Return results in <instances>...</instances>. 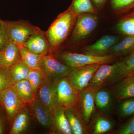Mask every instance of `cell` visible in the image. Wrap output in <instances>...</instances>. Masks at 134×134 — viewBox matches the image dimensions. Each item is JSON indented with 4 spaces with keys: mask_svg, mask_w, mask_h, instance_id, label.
<instances>
[{
    "mask_svg": "<svg viewBox=\"0 0 134 134\" xmlns=\"http://www.w3.org/2000/svg\"><path fill=\"white\" fill-rule=\"evenodd\" d=\"M77 16L69 8L58 17L46 33L50 46L57 47L65 40Z\"/></svg>",
    "mask_w": 134,
    "mask_h": 134,
    "instance_id": "cell-1",
    "label": "cell"
},
{
    "mask_svg": "<svg viewBox=\"0 0 134 134\" xmlns=\"http://www.w3.org/2000/svg\"><path fill=\"white\" fill-rule=\"evenodd\" d=\"M123 78L120 61L112 65H100L87 88L95 91L116 84Z\"/></svg>",
    "mask_w": 134,
    "mask_h": 134,
    "instance_id": "cell-2",
    "label": "cell"
},
{
    "mask_svg": "<svg viewBox=\"0 0 134 134\" xmlns=\"http://www.w3.org/2000/svg\"><path fill=\"white\" fill-rule=\"evenodd\" d=\"M60 58L65 65L71 68L95 64H107L114 59L113 56L111 55L96 56L70 52L62 53L60 55Z\"/></svg>",
    "mask_w": 134,
    "mask_h": 134,
    "instance_id": "cell-3",
    "label": "cell"
},
{
    "mask_svg": "<svg viewBox=\"0 0 134 134\" xmlns=\"http://www.w3.org/2000/svg\"><path fill=\"white\" fill-rule=\"evenodd\" d=\"M46 80L57 82L68 76L71 68L56 60L52 55L43 56L40 68Z\"/></svg>",
    "mask_w": 134,
    "mask_h": 134,
    "instance_id": "cell-4",
    "label": "cell"
},
{
    "mask_svg": "<svg viewBox=\"0 0 134 134\" xmlns=\"http://www.w3.org/2000/svg\"><path fill=\"white\" fill-rule=\"evenodd\" d=\"M100 64L72 68L67 77L72 87L79 92L88 86Z\"/></svg>",
    "mask_w": 134,
    "mask_h": 134,
    "instance_id": "cell-5",
    "label": "cell"
},
{
    "mask_svg": "<svg viewBox=\"0 0 134 134\" xmlns=\"http://www.w3.org/2000/svg\"><path fill=\"white\" fill-rule=\"evenodd\" d=\"M79 102V92L72 87L67 77L57 82L56 104L65 109L76 110Z\"/></svg>",
    "mask_w": 134,
    "mask_h": 134,
    "instance_id": "cell-6",
    "label": "cell"
},
{
    "mask_svg": "<svg viewBox=\"0 0 134 134\" xmlns=\"http://www.w3.org/2000/svg\"><path fill=\"white\" fill-rule=\"evenodd\" d=\"M9 42L18 47L23 46L30 36L37 28L22 22H5Z\"/></svg>",
    "mask_w": 134,
    "mask_h": 134,
    "instance_id": "cell-7",
    "label": "cell"
},
{
    "mask_svg": "<svg viewBox=\"0 0 134 134\" xmlns=\"http://www.w3.org/2000/svg\"><path fill=\"white\" fill-rule=\"evenodd\" d=\"M97 23V17L95 14L87 13L77 16L72 33V40L77 42L85 38L96 29Z\"/></svg>",
    "mask_w": 134,
    "mask_h": 134,
    "instance_id": "cell-8",
    "label": "cell"
},
{
    "mask_svg": "<svg viewBox=\"0 0 134 134\" xmlns=\"http://www.w3.org/2000/svg\"><path fill=\"white\" fill-rule=\"evenodd\" d=\"M96 91L86 88L79 92V114L86 127L90 124L95 110Z\"/></svg>",
    "mask_w": 134,
    "mask_h": 134,
    "instance_id": "cell-9",
    "label": "cell"
},
{
    "mask_svg": "<svg viewBox=\"0 0 134 134\" xmlns=\"http://www.w3.org/2000/svg\"><path fill=\"white\" fill-rule=\"evenodd\" d=\"M25 104L12 87L0 92V104L10 120L14 119L16 114L24 108Z\"/></svg>",
    "mask_w": 134,
    "mask_h": 134,
    "instance_id": "cell-10",
    "label": "cell"
},
{
    "mask_svg": "<svg viewBox=\"0 0 134 134\" xmlns=\"http://www.w3.org/2000/svg\"><path fill=\"white\" fill-rule=\"evenodd\" d=\"M37 93V100L52 111L56 104L57 82H51L45 79Z\"/></svg>",
    "mask_w": 134,
    "mask_h": 134,
    "instance_id": "cell-11",
    "label": "cell"
},
{
    "mask_svg": "<svg viewBox=\"0 0 134 134\" xmlns=\"http://www.w3.org/2000/svg\"><path fill=\"white\" fill-rule=\"evenodd\" d=\"M23 46L32 52L43 55H47L50 46L46 35L38 28Z\"/></svg>",
    "mask_w": 134,
    "mask_h": 134,
    "instance_id": "cell-12",
    "label": "cell"
},
{
    "mask_svg": "<svg viewBox=\"0 0 134 134\" xmlns=\"http://www.w3.org/2000/svg\"><path fill=\"white\" fill-rule=\"evenodd\" d=\"M118 38L113 36H103L95 43L84 48V54L96 56L106 55L105 54L117 43Z\"/></svg>",
    "mask_w": 134,
    "mask_h": 134,
    "instance_id": "cell-13",
    "label": "cell"
},
{
    "mask_svg": "<svg viewBox=\"0 0 134 134\" xmlns=\"http://www.w3.org/2000/svg\"><path fill=\"white\" fill-rule=\"evenodd\" d=\"M66 109L56 104L51 111L53 126L58 133L72 134L65 113Z\"/></svg>",
    "mask_w": 134,
    "mask_h": 134,
    "instance_id": "cell-14",
    "label": "cell"
},
{
    "mask_svg": "<svg viewBox=\"0 0 134 134\" xmlns=\"http://www.w3.org/2000/svg\"><path fill=\"white\" fill-rule=\"evenodd\" d=\"M111 92L118 100L134 98V75L125 77L117 83Z\"/></svg>",
    "mask_w": 134,
    "mask_h": 134,
    "instance_id": "cell-15",
    "label": "cell"
},
{
    "mask_svg": "<svg viewBox=\"0 0 134 134\" xmlns=\"http://www.w3.org/2000/svg\"><path fill=\"white\" fill-rule=\"evenodd\" d=\"M21 60L18 47L9 42L0 51V68H10L17 63Z\"/></svg>",
    "mask_w": 134,
    "mask_h": 134,
    "instance_id": "cell-16",
    "label": "cell"
},
{
    "mask_svg": "<svg viewBox=\"0 0 134 134\" xmlns=\"http://www.w3.org/2000/svg\"><path fill=\"white\" fill-rule=\"evenodd\" d=\"M31 112L36 120L47 128L53 126L51 110L42 104L37 99L31 103Z\"/></svg>",
    "mask_w": 134,
    "mask_h": 134,
    "instance_id": "cell-17",
    "label": "cell"
},
{
    "mask_svg": "<svg viewBox=\"0 0 134 134\" xmlns=\"http://www.w3.org/2000/svg\"><path fill=\"white\" fill-rule=\"evenodd\" d=\"M95 103L96 107L101 114H110L113 105V96L111 92L104 89L96 91Z\"/></svg>",
    "mask_w": 134,
    "mask_h": 134,
    "instance_id": "cell-18",
    "label": "cell"
},
{
    "mask_svg": "<svg viewBox=\"0 0 134 134\" xmlns=\"http://www.w3.org/2000/svg\"><path fill=\"white\" fill-rule=\"evenodd\" d=\"M12 88L21 100L24 103L31 104L36 99V95L28 80H22L14 83Z\"/></svg>",
    "mask_w": 134,
    "mask_h": 134,
    "instance_id": "cell-19",
    "label": "cell"
},
{
    "mask_svg": "<svg viewBox=\"0 0 134 134\" xmlns=\"http://www.w3.org/2000/svg\"><path fill=\"white\" fill-rule=\"evenodd\" d=\"M65 113L70 128L74 134H83L86 133V127L79 114L76 110L66 109Z\"/></svg>",
    "mask_w": 134,
    "mask_h": 134,
    "instance_id": "cell-20",
    "label": "cell"
},
{
    "mask_svg": "<svg viewBox=\"0 0 134 134\" xmlns=\"http://www.w3.org/2000/svg\"><path fill=\"white\" fill-rule=\"evenodd\" d=\"M14 119V120L10 131V134L21 133L29 127L30 117L29 113L25 107L16 114Z\"/></svg>",
    "mask_w": 134,
    "mask_h": 134,
    "instance_id": "cell-21",
    "label": "cell"
},
{
    "mask_svg": "<svg viewBox=\"0 0 134 134\" xmlns=\"http://www.w3.org/2000/svg\"><path fill=\"white\" fill-rule=\"evenodd\" d=\"M21 60L30 69H40L44 55L32 52L24 46L18 47Z\"/></svg>",
    "mask_w": 134,
    "mask_h": 134,
    "instance_id": "cell-22",
    "label": "cell"
},
{
    "mask_svg": "<svg viewBox=\"0 0 134 134\" xmlns=\"http://www.w3.org/2000/svg\"><path fill=\"white\" fill-rule=\"evenodd\" d=\"M69 8L77 16L87 13L96 14L97 12L90 0H73Z\"/></svg>",
    "mask_w": 134,
    "mask_h": 134,
    "instance_id": "cell-23",
    "label": "cell"
},
{
    "mask_svg": "<svg viewBox=\"0 0 134 134\" xmlns=\"http://www.w3.org/2000/svg\"><path fill=\"white\" fill-rule=\"evenodd\" d=\"M117 106L116 113L120 119H124L134 114V98L120 100Z\"/></svg>",
    "mask_w": 134,
    "mask_h": 134,
    "instance_id": "cell-24",
    "label": "cell"
},
{
    "mask_svg": "<svg viewBox=\"0 0 134 134\" xmlns=\"http://www.w3.org/2000/svg\"><path fill=\"white\" fill-rule=\"evenodd\" d=\"M134 48V36H130L120 43H116L109 52L115 54L123 55L132 51Z\"/></svg>",
    "mask_w": 134,
    "mask_h": 134,
    "instance_id": "cell-25",
    "label": "cell"
},
{
    "mask_svg": "<svg viewBox=\"0 0 134 134\" xmlns=\"http://www.w3.org/2000/svg\"><path fill=\"white\" fill-rule=\"evenodd\" d=\"M14 83L23 80H28L30 69L22 60L17 63L10 68Z\"/></svg>",
    "mask_w": 134,
    "mask_h": 134,
    "instance_id": "cell-26",
    "label": "cell"
},
{
    "mask_svg": "<svg viewBox=\"0 0 134 134\" xmlns=\"http://www.w3.org/2000/svg\"><path fill=\"white\" fill-rule=\"evenodd\" d=\"M114 125L104 116L98 115L96 117L92 133L94 134H103L107 133L113 128Z\"/></svg>",
    "mask_w": 134,
    "mask_h": 134,
    "instance_id": "cell-27",
    "label": "cell"
},
{
    "mask_svg": "<svg viewBox=\"0 0 134 134\" xmlns=\"http://www.w3.org/2000/svg\"><path fill=\"white\" fill-rule=\"evenodd\" d=\"M45 79L40 69H30L28 75V80L31 85L36 96L39 88Z\"/></svg>",
    "mask_w": 134,
    "mask_h": 134,
    "instance_id": "cell-28",
    "label": "cell"
},
{
    "mask_svg": "<svg viewBox=\"0 0 134 134\" xmlns=\"http://www.w3.org/2000/svg\"><path fill=\"white\" fill-rule=\"evenodd\" d=\"M14 82L9 68H0V92L12 87Z\"/></svg>",
    "mask_w": 134,
    "mask_h": 134,
    "instance_id": "cell-29",
    "label": "cell"
},
{
    "mask_svg": "<svg viewBox=\"0 0 134 134\" xmlns=\"http://www.w3.org/2000/svg\"><path fill=\"white\" fill-rule=\"evenodd\" d=\"M120 62L123 78L134 75V52Z\"/></svg>",
    "mask_w": 134,
    "mask_h": 134,
    "instance_id": "cell-30",
    "label": "cell"
},
{
    "mask_svg": "<svg viewBox=\"0 0 134 134\" xmlns=\"http://www.w3.org/2000/svg\"><path fill=\"white\" fill-rule=\"evenodd\" d=\"M117 27L119 31L124 34L134 36V18L121 21L117 24Z\"/></svg>",
    "mask_w": 134,
    "mask_h": 134,
    "instance_id": "cell-31",
    "label": "cell"
},
{
    "mask_svg": "<svg viewBox=\"0 0 134 134\" xmlns=\"http://www.w3.org/2000/svg\"><path fill=\"white\" fill-rule=\"evenodd\" d=\"M9 43L7 30L5 22L0 21V51L2 50Z\"/></svg>",
    "mask_w": 134,
    "mask_h": 134,
    "instance_id": "cell-32",
    "label": "cell"
},
{
    "mask_svg": "<svg viewBox=\"0 0 134 134\" xmlns=\"http://www.w3.org/2000/svg\"><path fill=\"white\" fill-rule=\"evenodd\" d=\"M115 133L119 134H134V115L126 123L117 130Z\"/></svg>",
    "mask_w": 134,
    "mask_h": 134,
    "instance_id": "cell-33",
    "label": "cell"
},
{
    "mask_svg": "<svg viewBox=\"0 0 134 134\" xmlns=\"http://www.w3.org/2000/svg\"><path fill=\"white\" fill-rule=\"evenodd\" d=\"M110 4L113 9L118 10L133 5L134 0H110Z\"/></svg>",
    "mask_w": 134,
    "mask_h": 134,
    "instance_id": "cell-34",
    "label": "cell"
},
{
    "mask_svg": "<svg viewBox=\"0 0 134 134\" xmlns=\"http://www.w3.org/2000/svg\"><path fill=\"white\" fill-rule=\"evenodd\" d=\"M96 7L100 8L105 4L107 0H91Z\"/></svg>",
    "mask_w": 134,
    "mask_h": 134,
    "instance_id": "cell-35",
    "label": "cell"
},
{
    "mask_svg": "<svg viewBox=\"0 0 134 134\" xmlns=\"http://www.w3.org/2000/svg\"><path fill=\"white\" fill-rule=\"evenodd\" d=\"M2 117L0 114V134L3 133L4 130V124Z\"/></svg>",
    "mask_w": 134,
    "mask_h": 134,
    "instance_id": "cell-36",
    "label": "cell"
},
{
    "mask_svg": "<svg viewBox=\"0 0 134 134\" xmlns=\"http://www.w3.org/2000/svg\"><path fill=\"white\" fill-rule=\"evenodd\" d=\"M1 110V104H0V111Z\"/></svg>",
    "mask_w": 134,
    "mask_h": 134,
    "instance_id": "cell-37",
    "label": "cell"
},
{
    "mask_svg": "<svg viewBox=\"0 0 134 134\" xmlns=\"http://www.w3.org/2000/svg\"><path fill=\"white\" fill-rule=\"evenodd\" d=\"M1 19H0V21H1Z\"/></svg>",
    "mask_w": 134,
    "mask_h": 134,
    "instance_id": "cell-38",
    "label": "cell"
}]
</instances>
